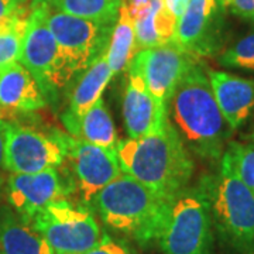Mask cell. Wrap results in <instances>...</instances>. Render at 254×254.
<instances>
[{"label": "cell", "instance_id": "4316f807", "mask_svg": "<svg viewBox=\"0 0 254 254\" xmlns=\"http://www.w3.org/2000/svg\"><path fill=\"white\" fill-rule=\"evenodd\" d=\"M229 9L239 18L254 23V0H229Z\"/></svg>", "mask_w": 254, "mask_h": 254}, {"label": "cell", "instance_id": "2e32d148", "mask_svg": "<svg viewBox=\"0 0 254 254\" xmlns=\"http://www.w3.org/2000/svg\"><path fill=\"white\" fill-rule=\"evenodd\" d=\"M46 95L24 65L13 63L0 68V119L43 109Z\"/></svg>", "mask_w": 254, "mask_h": 254}, {"label": "cell", "instance_id": "44dd1931", "mask_svg": "<svg viewBox=\"0 0 254 254\" xmlns=\"http://www.w3.org/2000/svg\"><path fill=\"white\" fill-rule=\"evenodd\" d=\"M137 54L136 48V28L134 18L130 16L126 4L122 3L119 9L118 20L113 26L110 34L109 44L106 48L108 63L112 73L122 72Z\"/></svg>", "mask_w": 254, "mask_h": 254}, {"label": "cell", "instance_id": "52a82bcc", "mask_svg": "<svg viewBox=\"0 0 254 254\" xmlns=\"http://www.w3.org/2000/svg\"><path fill=\"white\" fill-rule=\"evenodd\" d=\"M48 27L53 31L64 66L71 78L88 69L109 44L115 24L76 17L63 11H48Z\"/></svg>", "mask_w": 254, "mask_h": 254}, {"label": "cell", "instance_id": "d6986e66", "mask_svg": "<svg viewBox=\"0 0 254 254\" xmlns=\"http://www.w3.org/2000/svg\"><path fill=\"white\" fill-rule=\"evenodd\" d=\"M68 131L76 138L105 148H116L118 136L113 119L103 99H98L81 118L63 119Z\"/></svg>", "mask_w": 254, "mask_h": 254}, {"label": "cell", "instance_id": "3957f363", "mask_svg": "<svg viewBox=\"0 0 254 254\" xmlns=\"http://www.w3.org/2000/svg\"><path fill=\"white\" fill-rule=\"evenodd\" d=\"M219 245L230 254H254V193L226 155L219 168L200 178Z\"/></svg>", "mask_w": 254, "mask_h": 254}, {"label": "cell", "instance_id": "8fae6325", "mask_svg": "<svg viewBox=\"0 0 254 254\" xmlns=\"http://www.w3.org/2000/svg\"><path fill=\"white\" fill-rule=\"evenodd\" d=\"M196 63L199 60L187 53L175 41H170L138 51L128 66L141 73L150 93L168 108L175 88Z\"/></svg>", "mask_w": 254, "mask_h": 254}, {"label": "cell", "instance_id": "1f68e13d", "mask_svg": "<svg viewBox=\"0 0 254 254\" xmlns=\"http://www.w3.org/2000/svg\"><path fill=\"white\" fill-rule=\"evenodd\" d=\"M250 141L254 144V127H253V130H252V134H250Z\"/></svg>", "mask_w": 254, "mask_h": 254}, {"label": "cell", "instance_id": "6da1fadb", "mask_svg": "<svg viewBox=\"0 0 254 254\" xmlns=\"http://www.w3.org/2000/svg\"><path fill=\"white\" fill-rule=\"evenodd\" d=\"M120 170L165 199L185 190L195 164L190 150L167 118L155 131L116 144Z\"/></svg>", "mask_w": 254, "mask_h": 254}, {"label": "cell", "instance_id": "4fadbf2b", "mask_svg": "<svg viewBox=\"0 0 254 254\" xmlns=\"http://www.w3.org/2000/svg\"><path fill=\"white\" fill-rule=\"evenodd\" d=\"M73 190L75 181L61 177L60 168L34 174H11L6 181L9 205L28 223L50 203L69 200Z\"/></svg>", "mask_w": 254, "mask_h": 254}, {"label": "cell", "instance_id": "9c48e42d", "mask_svg": "<svg viewBox=\"0 0 254 254\" xmlns=\"http://www.w3.org/2000/svg\"><path fill=\"white\" fill-rule=\"evenodd\" d=\"M227 7L225 0H190L173 41L196 60L219 55L226 44Z\"/></svg>", "mask_w": 254, "mask_h": 254}, {"label": "cell", "instance_id": "cb8c5ba5", "mask_svg": "<svg viewBox=\"0 0 254 254\" xmlns=\"http://www.w3.org/2000/svg\"><path fill=\"white\" fill-rule=\"evenodd\" d=\"M220 66L254 71V31L240 37L218 55Z\"/></svg>", "mask_w": 254, "mask_h": 254}, {"label": "cell", "instance_id": "8992f818", "mask_svg": "<svg viewBox=\"0 0 254 254\" xmlns=\"http://www.w3.org/2000/svg\"><path fill=\"white\" fill-rule=\"evenodd\" d=\"M30 225L53 247L55 254H83L99 245L103 233L92 212L68 199L50 203Z\"/></svg>", "mask_w": 254, "mask_h": 254}, {"label": "cell", "instance_id": "7a4b0ae2", "mask_svg": "<svg viewBox=\"0 0 254 254\" xmlns=\"http://www.w3.org/2000/svg\"><path fill=\"white\" fill-rule=\"evenodd\" d=\"M168 119L192 154L208 161L222 158L233 130L219 109L202 64H195L175 88Z\"/></svg>", "mask_w": 254, "mask_h": 254}, {"label": "cell", "instance_id": "484cf974", "mask_svg": "<svg viewBox=\"0 0 254 254\" xmlns=\"http://www.w3.org/2000/svg\"><path fill=\"white\" fill-rule=\"evenodd\" d=\"M83 254H131L130 250L127 249V246L119 243L116 240H113L108 235H103L100 243L96 247L91 249L89 252Z\"/></svg>", "mask_w": 254, "mask_h": 254}, {"label": "cell", "instance_id": "ffe728a7", "mask_svg": "<svg viewBox=\"0 0 254 254\" xmlns=\"http://www.w3.org/2000/svg\"><path fill=\"white\" fill-rule=\"evenodd\" d=\"M83 75L76 83L69 99V109L63 119H78L98 99L112 79L113 73L110 71L106 51L99 55L92 65L83 71Z\"/></svg>", "mask_w": 254, "mask_h": 254}, {"label": "cell", "instance_id": "f1b7e54d", "mask_svg": "<svg viewBox=\"0 0 254 254\" xmlns=\"http://www.w3.org/2000/svg\"><path fill=\"white\" fill-rule=\"evenodd\" d=\"M188 3H190V0H165V4H167L168 10H170L178 20H180V17L182 16V13L187 9Z\"/></svg>", "mask_w": 254, "mask_h": 254}, {"label": "cell", "instance_id": "277c9868", "mask_svg": "<svg viewBox=\"0 0 254 254\" xmlns=\"http://www.w3.org/2000/svg\"><path fill=\"white\" fill-rule=\"evenodd\" d=\"M170 202L127 174L108 184L93 199L105 226L143 246L158 240Z\"/></svg>", "mask_w": 254, "mask_h": 254}, {"label": "cell", "instance_id": "d6a6232c", "mask_svg": "<svg viewBox=\"0 0 254 254\" xmlns=\"http://www.w3.org/2000/svg\"><path fill=\"white\" fill-rule=\"evenodd\" d=\"M122 1H127V0H122Z\"/></svg>", "mask_w": 254, "mask_h": 254}, {"label": "cell", "instance_id": "603a6c76", "mask_svg": "<svg viewBox=\"0 0 254 254\" xmlns=\"http://www.w3.org/2000/svg\"><path fill=\"white\" fill-rule=\"evenodd\" d=\"M50 6H53L57 11L76 17L115 24L122 0H53Z\"/></svg>", "mask_w": 254, "mask_h": 254}, {"label": "cell", "instance_id": "836d02e7", "mask_svg": "<svg viewBox=\"0 0 254 254\" xmlns=\"http://www.w3.org/2000/svg\"><path fill=\"white\" fill-rule=\"evenodd\" d=\"M253 193H254V190H253Z\"/></svg>", "mask_w": 254, "mask_h": 254}, {"label": "cell", "instance_id": "ac0fdd59", "mask_svg": "<svg viewBox=\"0 0 254 254\" xmlns=\"http://www.w3.org/2000/svg\"><path fill=\"white\" fill-rule=\"evenodd\" d=\"M178 18L168 10L165 0H150L148 6L134 17L137 53L173 41Z\"/></svg>", "mask_w": 254, "mask_h": 254}, {"label": "cell", "instance_id": "5b68a950", "mask_svg": "<svg viewBox=\"0 0 254 254\" xmlns=\"http://www.w3.org/2000/svg\"><path fill=\"white\" fill-rule=\"evenodd\" d=\"M165 254H216L209 203L199 184L174 196L157 240Z\"/></svg>", "mask_w": 254, "mask_h": 254}, {"label": "cell", "instance_id": "ba28073f", "mask_svg": "<svg viewBox=\"0 0 254 254\" xmlns=\"http://www.w3.org/2000/svg\"><path fill=\"white\" fill-rule=\"evenodd\" d=\"M48 11L50 4H36L33 7L20 57L21 65L36 78L46 96L55 95L72 79L64 66L57 40L48 27Z\"/></svg>", "mask_w": 254, "mask_h": 254}, {"label": "cell", "instance_id": "5bb4252c", "mask_svg": "<svg viewBox=\"0 0 254 254\" xmlns=\"http://www.w3.org/2000/svg\"><path fill=\"white\" fill-rule=\"evenodd\" d=\"M127 85L123 98V119L128 136L141 138L155 131L168 118V108L147 89L141 73L127 66Z\"/></svg>", "mask_w": 254, "mask_h": 254}, {"label": "cell", "instance_id": "7c38bea8", "mask_svg": "<svg viewBox=\"0 0 254 254\" xmlns=\"http://www.w3.org/2000/svg\"><path fill=\"white\" fill-rule=\"evenodd\" d=\"M65 158L72 165L75 187L83 205H89L108 184L120 177L116 148H105L65 134Z\"/></svg>", "mask_w": 254, "mask_h": 254}, {"label": "cell", "instance_id": "9a60e30c", "mask_svg": "<svg viewBox=\"0 0 254 254\" xmlns=\"http://www.w3.org/2000/svg\"><path fill=\"white\" fill-rule=\"evenodd\" d=\"M208 76L219 109L235 131L254 112V79L218 69H208Z\"/></svg>", "mask_w": 254, "mask_h": 254}, {"label": "cell", "instance_id": "4dcf8cb0", "mask_svg": "<svg viewBox=\"0 0 254 254\" xmlns=\"http://www.w3.org/2000/svg\"><path fill=\"white\" fill-rule=\"evenodd\" d=\"M53 0H18V3H30L33 6L36 4H51Z\"/></svg>", "mask_w": 254, "mask_h": 254}, {"label": "cell", "instance_id": "f546056e", "mask_svg": "<svg viewBox=\"0 0 254 254\" xmlns=\"http://www.w3.org/2000/svg\"><path fill=\"white\" fill-rule=\"evenodd\" d=\"M18 4V0H0V18L9 16Z\"/></svg>", "mask_w": 254, "mask_h": 254}, {"label": "cell", "instance_id": "30bf717a", "mask_svg": "<svg viewBox=\"0 0 254 254\" xmlns=\"http://www.w3.org/2000/svg\"><path fill=\"white\" fill-rule=\"evenodd\" d=\"M65 134L46 133L6 122L4 165L11 174H34L58 168L65 161Z\"/></svg>", "mask_w": 254, "mask_h": 254}, {"label": "cell", "instance_id": "83f0119b", "mask_svg": "<svg viewBox=\"0 0 254 254\" xmlns=\"http://www.w3.org/2000/svg\"><path fill=\"white\" fill-rule=\"evenodd\" d=\"M4 144H6V122L0 120V188L4 184Z\"/></svg>", "mask_w": 254, "mask_h": 254}, {"label": "cell", "instance_id": "7402d4cb", "mask_svg": "<svg viewBox=\"0 0 254 254\" xmlns=\"http://www.w3.org/2000/svg\"><path fill=\"white\" fill-rule=\"evenodd\" d=\"M33 4L20 3L9 16L0 18V68L20 61Z\"/></svg>", "mask_w": 254, "mask_h": 254}, {"label": "cell", "instance_id": "d4e9b609", "mask_svg": "<svg viewBox=\"0 0 254 254\" xmlns=\"http://www.w3.org/2000/svg\"><path fill=\"white\" fill-rule=\"evenodd\" d=\"M223 155H226L239 178L254 190V144L229 141Z\"/></svg>", "mask_w": 254, "mask_h": 254}, {"label": "cell", "instance_id": "e0dca14e", "mask_svg": "<svg viewBox=\"0 0 254 254\" xmlns=\"http://www.w3.org/2000/svg\"><path fill=\"white\" fill-rule=\"evenodd\" d=\"M0 254H55V252L14 209L0 205Z\"/></svg>", "mask_w": 254, "mask_h": 254}]
</instances>
